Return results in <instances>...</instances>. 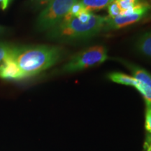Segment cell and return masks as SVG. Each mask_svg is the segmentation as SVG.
Instances as JSON below:
<instances>
[{
    "label": "cell",
    "mask_w": 151,
    "mask_h": 151,
    "mask_svg": "<svg viewBox=\"0 0 151 151\" xmlns=\"http://www.w3.org/2000/svg\"><path fill=\"white\" fill-rule=\"evenodd\" d=\"M13 55L25 78L39 74L59 61L61 49L56 46L15 47Z\"/></svg>",
    "instance_id": "6da1fadb"
},
{
    "label": "cell",
    "mask_w": 151,
    "mask_h": 151,
    "mask_svg": "<svg viewBox=\"0 0 151 151\" xmlns=\"http://www.w3.org/2000/svg\"><path fill=\"white\" fill-rule=\"evenodd\" d=\"M107 17L92 15L88 22H82L77 17L63 20L49 30L51 39L62 41L85 39L103 31Z\"/></svg>",
    "instance_id": "7a4b0ae2"
},
{
    "label": "cell",
    "mask_w": 151,
    "mask_h": 151,
    "mask_svg": "<svg viewBox=\"0 0 151 151\" xmlns=\"http://www.w3.org/2000/svg\"><path fill=\"white\" fill-rule=\"evenodd\" d=\"M108 58L107 50L102 46H92L73 55L62 67V72L73 73L99 65Z\"/></svg>",
    "instance_id": "3957f363"
},
{
    "label": "cell",
    "mask_w": 151,
    "mask_h": 151,
    "mask_svg": "<svg viewBox=\"0 0 151 151\" xmlns=\"http://www.w3.org/2000/svg\"><path fill=\"white\" fill-rule=\"evenodd\" d=\"M79 0H50L39 14L37 27L41 31L50 30L65 18L71 7Z\"/></svg>",
    "instance_id": "277c9868"
},
{
    "label": "cell",
    "mask_w": 151,
    "mask_h": 151,
    "mask_svg": "<svg viewBox=\"0 0 151 151\" xmlns=\"http://www.w3.org/2000/svg\"><path fill=\"white\" fill-rule=\"evenodd\" d=\"M150 9L148 5L140 1V3L136 6L122 11L120 16L116 18L107 17L103 31L118 29L139 22L146 16Z\"/></svg>",
    "instance_id": "5b68a950"
},
{
    "label": "cell",
    "mask_w": 151,
    "mask_h": 151,
    "mask_svg": "<svg viewBox=\"0 0 151 151\" xmlns=\"http://www.w3.org/2000/svg\"><path fill=\"white\" fill-rule=\"evenodd\" d=\"M127 66L131 70L134 78L139 81L137 90L144 98L147 108L151 109V74L137 66L130 64H127Z\"/></svg>",
    "instance_id": "8992f818"
},
{
    "label": "cell",
    "mask_w": 151,
    "mask_h": 151,
    "mask_svg": "<svg viewBox=\"0 0 151 151\" xmlns=\"http://www.w3.org/2000/svg\"><path fill=\"white\" fill-rule=\"evenodd\" d=\"M24 78V74L18 67L13 53L0 65V78L4 80L18 81Z\"/></svg>",
    "instance_id": "52a82bcc"
},
{
    "label": "cell",
    "mask_w": 151,
    "mask_h": 151,
    "mask_svg": "<svg viewBox=\"0 0 151 151\" xmlns=\"http://www.w3.org/2000/svg\"><path fill=\"white\" fill-rule=\"evenodd\" d=\"M108 77L111 81L116 83L133 86L136 89H137L138 86H139V81L137 79L134 78L133 76L124 74V73L113 72L109 73Z\"/></svg>",
    "instance_id": "ba28073f"
},
{
    "label": "cell",
    "mask_w": 151,
    "mask_h": 151,
    "mask_svg": "<svg viewBox=\"0 0 151 151\" xmlns=\"http://www.w3.org/2000/svg\"><path fill=\"white\" fill-rule=\"evenodd\" d=\"M136 48L140 53L151 58V32L143 34L138 39Z\"/></svg>",
    "instance_id": "9c48e42d"
},
{
    "label": "cell",
    "mask_w": 151,
    "mask_h": 151,
    "mask_svg": "<svg viewBox=\"0 0 151 151\" xmlns=\"http://www.w3.org/2000/svg\"><path fill=\"white\" fill-rule=\"evenodd\" d=\"M114 0H80L86 9L89 11L106 8Z\"/></svg>",
    "instance_id": "30bf717a"
},
{
    "label": "cell",
    "mask_w": 151,
    "mask_h": 151,
    "mask_svg": "<svg viewBox=\"0 0 151 151\" xmlns=\"http://www.w3.org/2000/svg\"><path fill=\"white\" fill-rule=\"evenodd\" d=\"M14 48L9 43L0 42V65L13 53Z\"/></svg>",
    "instance_id": "8fae6325"
},
{
    "label": "cell",
    "mask_w": 151,
    "mask_h": 151,
    "mask_svg": "<svg viewBox=\"0 0 151 151\" xmlns=\"http://www.w3.org/2000/svg\"><path fill=\"white\" fill-rule=\"evenodd\" d=\"M85 9H86V8L83 6V5L81 4L80 1H78L71 7L69 13H68L67 15L65 16V18L63 20H69V19L76 18V17L78 16Z\"/></svg>",
    "instance_id": "7c38bea8"
},
{
    "label": "cell",
    "mask_w": 151,
    "mask_h": 151,
    "mask_svg": "<svg viewBox=\"0 0 151 151\" xmlns=\"http://www.w3.org/2000/svg\"><path fill=\"white\" fill-rule=\"evenodd\" d=\"M115 1L118 4L121 12L133 8L140 3V0H115Z\"/></svg>",
    "instance_id": "4fadbf2b"
},
{
    "label": "cell",
    "mask_w": 151,
    "mask_h": 151,
    "mask_svg": "<svg viewBox=\"0 0 151 151\" xmlns=\"http://www.w3.org/2000/svg\"><path fill=\"white\" fill-rule=\"evenodd\" d=\"M108 12H109V18H116V17L120 16V12H121V11H120V8H119L118 4L116 3V1H113L112 3H111L108 6Z\"/></svg>",
    "instance_id": "5bb4252c"
},
{
    "label": "cell",
    "mask_w": 151,
    "mask_h": 151,
    "mask_svg": "<svg viewBox=\"0 0 151 151\" xmlns=\"http://www.w3.org/2000/svg\"><path fill=\"white\" fill-rule=\"evenodd\" d=\"M92 14L91 11H88L87 9H85L80 14L77 16V18L80 21L82 22H88L90 20V18H92Z\"/></svg>",
    "instance_id": "9a60e30c"
},
{
    "label": "cell",
    "mask_w": 151,
    "mask_h": 151,
    "mask_svg": "<svg viewBox=\"0 0 151 151\" xmlns=\"http://www.w3.org/2000/svg\"><path fill=\"white\" fill-rule=\"evenodd\" d=\"M145 127L146 131L149 134H151V109H146V122H145Z\"/></svg>",
    "instance_id": "2e32d148"
},
{
    "label": "cell",
    "mask_w": 151,
    "mask_h": 151,
    "mask_svg": "<svg viewBox=\"0 0 151 151\" xmlns=\"http://www.w3.org/2000/svg\"><path fill=\"white\" fill-rule=\"evenodd\" d=\"M144 148L146 151H151V134L147 136L146 142L144 144Z\"/></svg>",
    "instance_id": "e0dca14e"
},
{
    "label": "cell",
    "mask_w": 151,
    "mask_h": 151,
    "mask_svg": "<svg viewBox=\"0 0 151 151\" xmlns=\"http://www.w3.org/2000/svg\"><path fill=\"white\" fill-rule=\"evenodd\" d=\"M0 2L1 3V8L2 10H5L7 9L9 4V0H0Z\"/></svg>",
    "instance_id": "ac0fdd59"
},
{
    "label": "cell",
    "mask_w": 151,
    "mask_h": 151,
    "mask_svg": "<svg viewBox=\"0 0 151 151\" xmlns=\"http://www.w3.org/2000/svg\"><path fill=\"white\" fill-rule=\"evenodd\" d=\"M7 31H8V29L6 27L0 25V36L5 35L7 32Z\"/></svg>",
    "instance_id": "d6986e66"
},
{
    "label": "cell",
    "mask_w": 151,
    "mask_h": 151,
    "mask_svg": "<svg viewBox=\"0 0 151 151\" xmlns=\"http://www.w3.org/2000/svg\"><path fill=\"white\" fill-rule=\"evenodd\" d=\"M141 2L146 4L149 7H150V9H151V0H140Z\"/></svg>",
    "instance_id": "ffe728a7"
},
{
    "label": "cell",
    "mask_w": 151,
    "mask_h": 151,
    "mask_svg": "<svg viewBox=\"0 0 151 151\" xmlns=\"http://www.w3.org/2000/svg\"><path fill=\"white\" fill-rule=\"evenodd\" d=\"M38 1H39L40 3L43 4V3H46V2H49L50 0H38Z\"/></svg>",
    "instance_id": "44dd1931"
},
{
    "label": "cell",
    "mask_w": 151,
    "mask_h": 151,
    "mask_svg": "<svg viewBox=\"0 0 151 151\" xmlns=\"http://www.w3.org/2000/svg\"><path fill=\"white\" fill-rule=\"evenodd\" d=\"M151 20V14L148 17V18H147L146 21H148V20Z\"/></svg>",
    "instance_id": "7402d4cb"
}]
</instances>
